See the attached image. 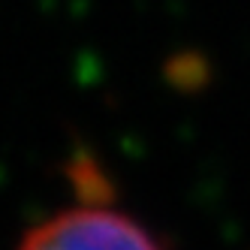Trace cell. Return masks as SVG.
<instances>
[{
	"instance_id": "cell-1",
	"label": "cell",
	"mask_w": 250,
	"mask_h": 250,
	"mask_svg": "<svg viewBox=\"0 0 250 250\" xmlns=\"http://www.w3.org/2000/svg\"><path fill=\"white\" fill-rule=\"evenodd\" d=\"M19 250H169L154 232L97 196L37 223Z\"/></svg>"
}]
</instances>
